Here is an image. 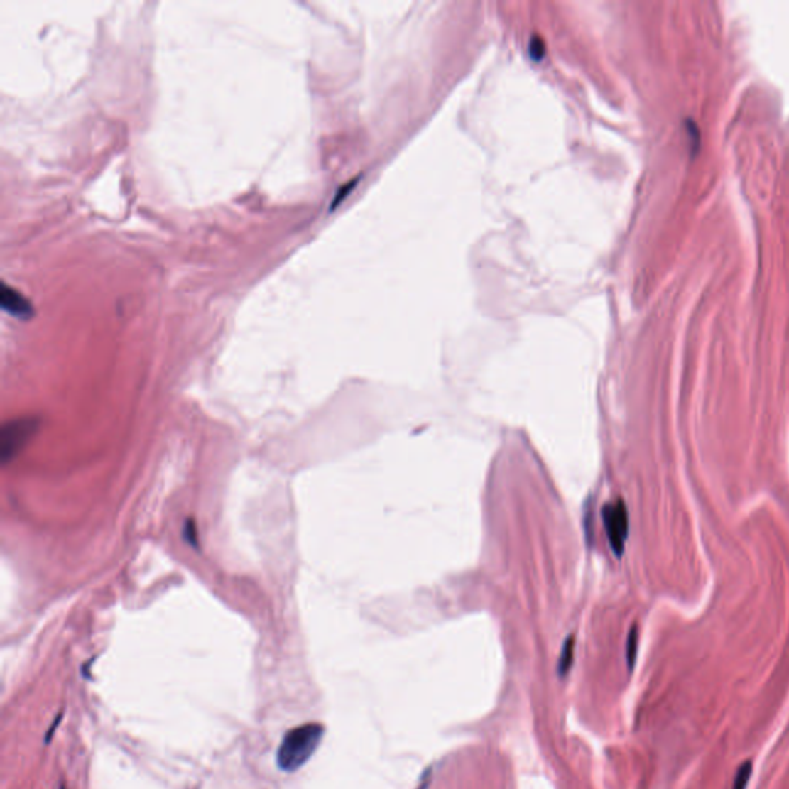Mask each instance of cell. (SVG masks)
<instances>
[{
  "mask_svg": "<svg viewBox=\"0 0 789 789\" xmlns=\"http://www.w3.org/2000/svg\"><path fill=\"white\" fill-rule=\"evenodd\" d=\"M324 736L322 724L308 723L290 729L278 748V766L285 773L304 766L318 749Z\"/></svg>",
  "mask_w": 789,
  "mask_h": 789,
  "instance_id": "obj_1",
  "label": "cell"
},
{
  "mask_svg": "<svg viewBox=\"0 0 789 789\" xmlns=\"http://www.w3.org/2000/svg\"><path fill=\"white\" fill-rule=\"evenodd\" d=\"M602 518L611 549L616 557H621L629 533V515L624 501L616 500L615 503L603 506Z\"/></svg>",
  "mask_w": 789,
  "mask_h": 789,
  "instance_id": "obj_2",
  "label": "cell"
},
{
  "mask_svg": "<svg viewBox=\"0 0 789 789\" xmlns=\"http://www.w3.org/2000/svg\"><path fill=\"white\" fill-rule=\"evenodd\" d=\"M637 649H638V631H637V626H633L629 632L628 643H626V658H628V666L631 670L633 669V665H636Z\"/></svg>",
  "mask_w": 789,
  "mask_h": 789,
  "instance_id": "obj_5",
  "label": "cell"
},
{
  "mask_svg": "<svg viewBox=\"0 0 789 789\" xmlns=\"http://www.w3.org/2000/svg\"><path fill=\"white\" fill-rule=\"evenodd\" d=\"M751 773H752V765H751V761H745V763H743V765L739 768V771H737L736 778H734L732 789H746V785H748V782H749Z\"/></svg>",
  "mask_w": 789,
  "mask_h": 789,
  "instance_id": "obj_6",
  "label": "cell"
},
{
  "mask_svg": "<svg viewBox=\"0 0 789 789\" xmlns=\"http://www.w3.org/2000/svg\"><path fill=\"white\" fill-rule=\"evenodd\" d=\"M0 303H2L4 310L17 316V318L25 320L33 313V307L28 299H26L22 293L17 292V290L8 285H4L2 299H0Z\"/></svg>",
  "mask_w": 789,
  "mask_h": 789,
  "instance_id": "obj_3",
  "label": "cell"
},
{
  "mask_svg": "<svg viewBox=\"0 0 789 789\" xmlns=\"http://www.w3.org/2000/svg\"><path fill=\"white\" fill-rule=\"evenodd\" d=\"M574 654H575V637H567L563 649H561V655H560V661H558V674L561 677H565L570 666L574 663Z\"/></svg>",
  "mask_w": 789,
  "mask_h": 789,
  "instance_id": "obj_4",
  "label": "cell"
}]
</instances>
